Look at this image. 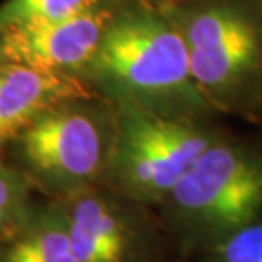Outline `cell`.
I'll return each instance as SVG.
<instances>
[{"mask_svg":"<svg viewBox=\"0 0 262 262\" xmlns=\"http://www.w3.org/2000/svg\"><path fill=\"white\" fill-rule=\"evenodd\" d=\"M91 97L92 89L80 75L0 58V151L51 107Z\"/></svg>","mask_w":262,"mask_h":262,"instance_id":"8","label":"cell"},{"mask_svg":"<svg viewBox=\"0 0 262 262\" xmlns=\"http://www.w3.org/2000/svg\"><path fill=\"white\" fill-rule=\"evenodd\" d=\"M0 262H78L53 199L34 208L23 227L0 242Z\"/></svg>","mask_w":262,"mask_h":262,"instance_id":"9","label":"cell"},{"mask_svg":"<svg viewBox=\"0 0 262 262\" xmlns=\"http://www.w3.org/2000/svg\"><path fill=\"white\" fill-rule=\"evenodd\" d=\"M33 209L28 177L0 162V242L17 232Z\"/></svg>","mask_w":262,"mask_h":262,"instance_id":"11","label":"cell"},{"mask_svg":"<svg viewBox=\"0 0 262 262\" xmlns=\"http://www.w3.org/2000/svg\"><path fill=\"white\" fill-rule=\"evenodd\" d=\"M118 10L119 5L113 0H102L61 20L19 24L2 29L0 58L82 77Z\"/></svg>","mask_w":262,"mask_h":262,"instance_id":"7","label":"cell"},{"mask_svg":"<svg viewBox=\"0 0 262 262\" xmlns=\"http://www.w3.org/2000/svg\"><path fill=\"white\" fill-rule=\"evenodd\" d=\"M169 262H192L189 259H184V257H179V255H176V257H172Z\"/></svg>","mask_w":262,"mask_h":262,"instance_id":"14","label":"cell"},{"mask_svg":"<svg viewBox=\"0 0 262 262\" xmlns=\"http://www.w3.org/2000/svg\"><path fill=\"white\" fill-rule=\"evenodd\" d=\"M162 5H169V4H179V2H187V0H157Z\"/></svg>","mask_w":262,"mask_h":262,"instance_id":"13","label":"cell"},{"mask_svg":"<svg viewBox=\"0 0 262 262\" xmlns=\"http://www.w3.org/2000/svg\"><path fill=\"white\" fill-rule=\"evenodd\" d=\"M192 262H262V216L204 250Z\"/></svg>","mask_w":262,"mask_h":262,"instance_id":"12","label":"cell"},{"mask_svg":"<svg viewBox=\"0 0 262 262\" xmlns=\"http://www.w3.org/2000/svg\"><path fill=\"white\" fill-rule=\"evenodd\" d=\"M82 78L114 104L196 118L213 111L192 78L184 36L164 9L119 7Z\"/></svg>","mask_w":262,"mask_h":262,"instance_id":"1","label":"cell"},{"mask_svg":"<svg viewBox=\"0 0 262 262\" xmlns=\"http://www.w3.org/2000/svg\"><path fill=\"white\" fill-rule=\"evenodd\" d=\"M189 50L191 73L211 109L247 111L262 101V4L187 0L162 5Z\"/></svg>","mask_w":262,"mask_h":262,"instance_id":"3","label":"cell"},{"mask_svg":"<svg viewBox=\"0 0 262 262\" xmlns=\"http://www.w3.org/2000/svg\"><path fill=\"white\" fill-rule=\"evenodd\" d=\"M78 262H169L176 257L155 209L106 186L53 198Z\"/></svg>","mask_w":262,"mask_h":262,"instance_id":"6","label":"cell"},{"mask_svg":"<svg viewBox=\"0 0 262 262\" xmlns=\"http://www.w3.org/2000/svg\"><path fill=\"white\" fill-rule=\"evenodd\" d=\"M118 135L102 186L157 209L222 129L208 118L164 114L133 104H113Z\"/></svg>","mask_w":262,"mask_h":262,"instance_id":"4","label":"cell"},{"mask_svg":"<svg viewBox=\"0 0 262 262\" xmlns=\"http://www.w3.org/2000/svg\"><path fill=\"white\" fill-rule=\"evenodd\" d=\"M172 250L194 259L262 216V145L223 135L155 209Z\"/></svg>","mask_w":262,"mask_h":262,"instance_id":"2","label":"cell"},{"mask_svg":"<svg viewBox=\"0 0 262 262\" xmlns=\"http://www.w3.org/2000/svg\"><path fill=\"white\" fill-rule=\"evenodd\" d=\"M116 135L114 106L91 97L51 107L15 140L31 181L58 198L104 184Z\"/></svg>","mask_w":262,"mask_h":262,"instance_id":"5","label":"cell"},{"mask_svg":"<svg viewBox=\"0 0 262 262\" xmlns=\"http://www.w3.org/2000/svg\"><path fill=\"white\" fill-rule=\"evenodd\" d=\"M101 2L102 0H7L0 5V31L19 24L61 20Z\"/></svg>","mask_w":262,"mask_h":262,"instance_id":"10","label":"cell"}]
</instances>
